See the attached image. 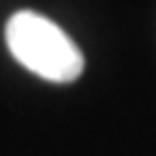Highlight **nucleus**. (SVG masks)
<instances>
[{
    "instance_id": "nucleus-1",
    "label": "nucleus",
    "mask_w": 156,
    "mask_h": 156,
    "mask_svg": "<svg viewBox=\"0 0 156 156\" xmlns=\"http://www.w3.org/2000/svg\"><path fill=\"white\" fill-rule=\"evenodd\" d=\"M11 55L26 70L52 83H70L83 73V52L55 21L31 11H18L5 23Z\"/></svg>"
}]
</instances>
